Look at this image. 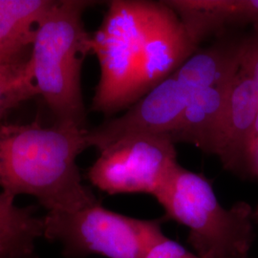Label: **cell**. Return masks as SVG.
I'll return each mask as SVG.
<instances>
[{
	"label": "cell",
	"mask_w": 258,
	"mask_h": 258,
	"mask_svg": "<svg viewBox=\"0 0 258 258\" xmlns=\"http://www.w3.org/2000/svg\"><path fill=\"white\" fill-rule=\"evenodd\" d=\"M87 133L70 123L0 124L1 191L33 196L47 212H75L99 201L77 165L89 148Z\"/></svg>",
	"instance_id": "cell-1"
},
{
	"label": "cell",
	"mask_w": 258,
	"mask_h": 258,
	"mask_svg": "<svg viewBox=\"0 0 258 258\" xmlns=\"http://www.w3.org/2000/svg\"><path fill=\"white\" fill-rule=\"evenodd\" d=\"M88 0H54L39 21L28 57V76L55 122L86 127L82 68L92 53V34L84 27Z\"/></svg>",
	"instance_id": "cell-2"
},
{
	"label": "cell",
	"mask_w": 258,
	"mask_h": 258,
	"mask_svg": "<svg viewBox=\"0 0 258 258\" xmlns=\"http://www.w3.org/2000/svg\"><path fill=\"white\" fill-rule=\"evenodd\" d=\"M242 41L243 37H223L198 50L121 116L88 129V147L100 151L127 136L167 132L196 93L237 73Z\"/></svg>",
	"instance_id": "cell-3"
},
{
	"label": "cell",
	"mask_w": 258,
	"mask_h": 258,
	"mask_svg": "<svg viewBox=\"0 0 258 258\" xmlns=\"http://www.w3.org/2000/svg\"><path fill=\"white\" fill-rule=\"evenodd\" d=\"M156 200L165 218L187 228V242L199 257L249 258L254 240L253 209L249 204L223 208L211 182L180 165Z\"/></svg>",
	"instance_id": "cell-4"
},
{
	"label": "cell",
	"mask_w": 258,
	"mask_h": 258,
	"mask_svg": "<svg viewBox=\"0 0 258 258\" xmlns=\"http://www.w3.org/2000/svg\"><path fill=\"white\" fill-rule=\"evenodd\" d=\"M155 2L112 0L99 29L92 34V53L100 64V80L92 110L111 116L136 102L144 47Z\"/></svg>",
	"instance_id": "cell-5"
},
{
	"label": "cell",
	"mask_w": 258,
	"mask_h": 258,
	"mask_svg": "<svg viewBox=\"0 0 258 258\" xmlns=\"http://www.w3.org/2000/svg\"><path fill=\"white\" fill-rule=\"evenodd\" d=\"M42 221V237L59 243L67 258H145L165 235L163 218L130 217L103 208L100 201L75 212H47Z\"/></svg>",
	"instance_id": "cell-6"
},
{
	"label": "cell",
	"mask_w": 258,
	"mask_h": 258,
	"mask_svg": "<svg viewBox=\"0 0 258 258\" xmlns=\"http://www.w3.org/2000/svg\"><path fill=\"white\" fill-rule=\"evenodd\" d=\"M87 177L103 192L157 196L179 166L175 144L165 134L127 136L99 151Z\"/></svg>",
	"instance_id": "cell-7"
},
{
	"label": "cell",
	"mask_w": 258,
	"mask_h": 258,
	"mask_svg": "<svg viewBox=\"0 0 258 258\" xmlns=\"http://www.w3.org/2000/svg\"><path fill=\"white\" fill-rule=\"evenodd\" d=\"M198 47L175 12L164 1L155 2L140 65L136 102L172 74Z\"/></svg>",
	"instance_id": "cell-8"
},
{
	"label": "cell",
	"mask_w": 258,
	"mask_h": 258,
	"mask_svg": "<svg viewBox=\"0 0 258 258\" xmlns=\"http://www.w3.org/2000/svg\"><path fill=\"white\" fill-rule=\"evenodd\" d=\"M234 76L196 93L175 124L164 134L174 144H189L218 156L224 145L228 102Z\"/></svg>",
	"instance_id": "cell-9"
},
{
	"label": "cell",
	"mask_w": 258,
	"mask_h": 258,
	"mask_svg": "<svg viewBox=\"0 0 258 258\" xmlns=\"http://www.w3.org/2000/svg\"><path fill=\"white\" fill-rule=\"evenodd\" d=\"M257 112V88L239 67L231 83L225 140L218 155L226 169L239 175L248 176L250 141Z\"/></svg>",
	"instance_id": "cell-10"
},
{
	"label": "cell",
	"mask_w": 258,
	"mask_h": 258,
	"mask_svg": "<svg viewBox=\"0 0 258 258\" xmlns=\"http://www.w3.org/2000/svg\"><path fill=\"white\" fill-rule=\"evenodd\" d=\"M54 0H0V65L27 61L39 21Z\"/></svg>",
	"instance_id": "cell-11"
},
{
	"label": "cell",
	"mask_w": 258,
	"mask_h": 258,
	"mask_svg": "<svg viewBox=\"0 0 258 258\" xmlns=\"http://www.w3.org/2000/svg\"><path fill=\"white\" fill-rule=\"evenodd\" d=\"M43 234L42 217L32 208L0 218V258H37L36 242Z\"/></svg>",
	"instance_id": "cell-12"
},
{
	"label": "cell",
	"mask_w": 258,
	"mask_h": 258,
	"mask_svg": "<svg viewBox=\"0 0 258 258\" xmlns=\"http://www.w3.org/2000/svg\"><path fill=\"white\" fill-rule=\"evenodd\" d=\"M26 64L0 65V124L11 111L37 96Z\"/></svg>",
	"instance_id": "cell-13"
},
{
	"label": "cell",
	"mask_w": 258,
	"mask_h": 258,
	"mask_svg": "<svg viewBox=\"0 0 258 258\" xmlns=\"http://www.w3.org/2000/svg\"><path fill=\"white\" fill-rule=\"evenodd\" d=\"M240 68L251 78L258 91V27L252 28L251 34L243 37Z\"/></svg>",
	"instance_id": "cell-14"
},
{
	"label": "cell",
	"mask_w": 258,
	"mask_h": 258,
	"mask_svg": "<svg viewBox=\"0 0 258 258\" xmlns=\"http://www.w3.org/2000/svg\"><path fill=\"white\" fill-rule=\"evenodd\" d=\"M145 258H201L178 242L164 235L150 248Z\"/></svg>",
	"instance_id": "cell-15"
},
{
	"label": "cell",
	"mask_w": 258,
	"mask_h": 258,
	"mask_svg": "<svg viewBox=\"0 0 258 258\" xmlns=\"http://www.w3.org/2000/svg\"><path fill=\"white\" fill-rule=\"evenodd\" d=\"M20 207L15 203V197L3 191L0 192V218L11 215L19 211Z\"/></svg>",
	"instance_id": "cell-16"
},
{
	"label": "cell",
	"mask_w": 258,
	"mask_h": 258,
	"mask_svg": "<svg viewBox=\"0 0 258 258\" xmlns=\"http://www.w3.org/2000/svg\"><path fill=\"white\" fill-rule=\"evenodd\" d=\"M252 217H253V221L258 224V205L253 209L252 212Z\"/></svg>",
	"instance_id": "cell-17"
}]
</instances>
